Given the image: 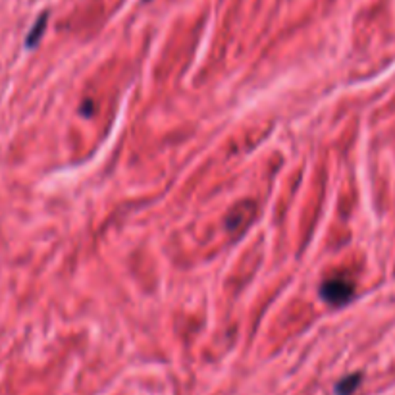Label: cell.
<instances>
[{"label":"cell","mask_w":395,"mask_h":395,"mask_svg":"<svg viewBox=\"0 0 395 395\" xmlns=\"http://www.w3.org/2000/svg\"><path fill=\"white\" fill-rule=\"evenodd\" d=\"M359 384H361V374H351L347 378H344L342 382L336 386V394L337 395H351L359 388Z\"/></svg>","instance_id":"7a4b0ae2"},{"label":"cell","mask_w":395,"mask_h":395,"mask_svg":"<svg viewBox=\"0 0 395 395\" xmlns=\"http://www.w3.org/2000/svg\"><path fill=\"white\" fill-rule=\"evenodd\" d=\"M320 295L324 297V301L334 304V307H342V304L347 303L355 295V289H353V284H351L349 279L332 278L322 284Z\"/></svg>","instance_id":"6da1fadb"},{"label":"cell","mask_w":395,"mask_h":395,"mask_svg":"<svg viewBox=\"0 0 395 395\" xmlns=\"http://www.w3.org/2000/svg\"><path fill=\"white\" fill-rule=\"evenodd\" d=\"M45 26H46V14H43L39 20H37V24H35V27L31 29V33L27 35V46L37 45V41L41 39V35L45 33Z\"/></svg>","instance_id":"3957f363"},{"label":"cell","mask_w":395,"mask_h":395,"mask_svg":"<svg viewBox=\"0 0 395 395\" xmlns=\"http://www.w3.org/2000/svg\"><path fill=\"white\" fill-rule=\"evenodd\" d=\"M83 104H85V106H83V114H87V112H93V106H91L93 103H83Z\"/></svg>","instance_id":"277c9868"}]
</instances>
